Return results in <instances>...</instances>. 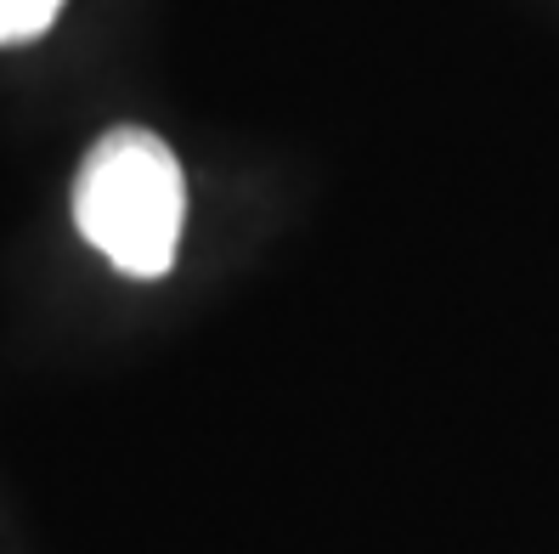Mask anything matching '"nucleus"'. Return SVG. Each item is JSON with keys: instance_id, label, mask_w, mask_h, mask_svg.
Here are the masks:
<instances>
[{"instance_id": "obj_1", "label": "nucleus", "mask_w": 559, "mask_h": 554, "mask_svg": "<svg viewBox=\"0 0 559 554\" xmlns=\"http://www.w3.org/2000/svg\"><path fill=\"white\" fill-rule=\"evenodd\" d=\"M74 221L114 272L164 278L176 267L187 221V176L170 142L142 125L108 130L80 165Z\"/></svg>"}, {"instance_id": "obj_2", "label": "nucleus", "mask_w": 559, "mask_h": 554, "mask_svg": "<svg viewBox=\"0 0 559 554\" xmlns=\"http://www.w3.org/2000/svg\"><path fill=\"white\" fill-rule=\"evenodd\" d=\"M57 12H62V0H0V46L40 40L57 23Z\"/></svg>"}]
</instances>
